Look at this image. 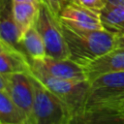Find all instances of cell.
<instances>
[{
	"label": "cell",
	"instance_id": "obj_1",
	"mask_svg": "<svg viewBox=\"0 0 124 124\" xmlns=\"http://www.w3.org/2000/svg\"><path fill=\"white\" fill-rule=\"evenodd\" d=\"M69 58L82 67L115 47V35L103 30H77L63 24Z\"/></svg>",
	"mask_w": 124,
	"mask_h": 124
},
{
	"label": "cell",
	"instance_id": "obj_2",
	"mask_svg": "<svg viewBox=\"0 0 124 124\" xmlns=\"http://www.w3.org/2000/svg\"><path fill=\"white\" fill-rule=\"evenodd\" d=\"M123 100L124 72L107 73L90 81L84 111L106 108L119 109Z\"/></svg>",
	"mask_w": 124,
	"mask_h": 124
},
{
	"label": "cell",
	"instance_id": "obj_3",
	"mask_svg": "<svg viewBox=\"0 0 124 124\" xmlns=\"http://www.w3.org/2000/svg\"><path fill=\"white\" fill-rule=\"evenodd\" d=\"M30 74L66 105L71 113L72 121L83 113L90 85L87 79L57 78L39 72H31Z\"/></svg>",
	"mask_w": 124,
	"mask_h": 124
},
{
	"label": "cell",
	"instance_id": "obj_4",
	"mask_svg": "<svg viewBox=\"0 0 124 124\" xmlns=\"http://www.w3.org/2000/svg\"><path fill=\"white\" fill-rule=\"evenodd\" d=\"M34 105L30 124H71L72 116L66 105L33 75Z\"/></svg>",
	"mask_w": 124,
	"mask_h": 124
},
{
	"label": "cell",
	"instance_id": "obj_5",
	"mask_svg": "<svg viewBox=\"0 0 124 124\" xmlns=\"http://www.w3.org/2000/svg\"><path fill=\"white\" fill-rule=\"evenodd\" d=\"M35 26L44 40L47 56L58 59L69 58V49L62 31L61 22L44 3L40 6Z\"/></svg>",
	"mask_w": 124,
	"mask_h": 124
},
{
	"label": "cell",
	"instance_id": "obj_6",
	"mask_svg": "<svg viewBox=\"0 0 124 124\" xmlns=\"http://www.w3.org/2000/svg\"><path fill=\"white\" fill-rule=\"evenodd\" d=\"M30 73L39 72L57 78L87 79L83 67L70 58L58 59L46 55L42 59L30 60Z\"/></svg>",
	"mask_w": 124,
	"mask_h": 124
},
{
	"label": "cell",
	"instance_id": "obj_7",
	"mask_svg": "<svg viewBox=\"0 0 124 124\" xmlns=\"http://www.w3.org/2000/svg\"><path fill=\"white\" fill-rule=\"evenodd\" d=\"M6 92L15 104L28 116L29 122L34 105V84L30 73H13L5 75Z\"/></svg>",
	"mask_w": 124,
	"mask_h": 124
},
{
	"label": "cell",
	"instance_id": "obj_8",
	"mask_svg": "<svg viewBox=\"0 0 124 124\" xmlns=\"http://www.w3.org/2000/svg\"><path fill=\"white\" fill-rule=\"evenodd\" d=\"M61 24L77 30H103L100 13L70 1L60 12Z\"/></svg>",
	"mask_w": 124,
	"mask_h": 124
},
{
	"label": "cell",
	"instance_id": "obj_9",
	"mask_svg": "<svg viewBox=\"0 0 124 124\" xmlns=\"http://www.w3.org/2000/svg\"><path fill=\"white\" fill-rule=\"evenodd\" d=\"M21 38L22 32L13 14V0H0V39L9 47L23 53Z\"/></svg>",
	"mask_w": 124,
	"mask_h": 124
},
{
	"label": "cell",
	"instance_id": "obj_10",
	"mask_svg": "<svg viewBox=\"0 0 124 124\" xmlns=\"http://www.w3.org/2000/svg\"><path fill=\"white\" fill-rule=\"evenodd\" d=\"M90 82L101 75L110 72H124V47H115L101 57L83 66Z\"/></svg>",
	"mask_w": 124,
	"mask_h": 124
},
{
	"label": "cell",
	"instance_id": "obj_11",
	"mask_svg": "<svg viewBox=\"0 0 124 124\" xmlns=\"http://www.w3.org/2000/svg\"><path fill=\"white\" fill-rule=\"evenodd\" d=\"M30 61L22 52L8 48L0 52V74L30 73Z\"/></svg>",
	"mask_w": 124,
	"mask_h": 124
},
{
	"label": "cell",
	"instance_id": "obj_12",
	"mask_svg": "<svg viewBox=\"0 0 124 124\" xmlns=\"http://www.w3.org/2000/svg\"><path fill=\"white\" fill-rule=\"evenodd\" d=\"M71 124H124V117L117 108L84 111Z\"/></svg>",
	"mask_w": 124,
	"mask_h": 124
},
{
	"label": "cell",
	"instance_id": "obj_13",
	"mask_svg": "<svg viewBox=\"0 0 124 124\" xmlns=\"http://www.w3.org/2000/svg\"><path fill=\"white\" fill-rule=\"evenodd\" d=\"M41 4L33 2H13V14L16 22L22 32V36L26 30L35 25L39 16Z\"/></svg>",
	"mask_w": 124,
	"mask_h": 124
},
{
	"label": "cell",
	"instance_id": "obj_14",
	"mask_svg": "<svg viewBox=\"0 0 124 124\" xmlns=\"http://www.w3.org/2000/svg\"><path fill=\"white\" fill-rule=\"evenodd\" d=\"M20 45L23 53L27 56L29 61L33 59H42L46 56L44 40L35 25L25 31L21 38Z\"/></svg>",
	"mask_w": 124,
	"mask_h": 124
},
{
	"label": "cell",
	"instance_id": "obj_15",
	"mask_svg": "<svg viewBox=\"0 0 124 124\" xmlns=\"http://www.w3.org/2000/svg\"><path fill=\"white\" fill-rule=\"evenodd\" d=\"M0 121L9 124H30L27 114L15 104L6 90H0Z\"/></svg>",
	"mask_w": 124,
	"mask_h": 124
},
{
	"label": "cell",
	"instance_id": "obj_16",
	"mask_svg": "<svg viewBox=\"0 0 124 124\" xmlns=\"http://www.w3.org/2000/svg\"><path fill=\"white\" fill-rule=\"evenodd\" d=\"M100 17L105 30L114 35L124 33V6L106 4L100 11Z\"/></svg>",
	"mask_w": 124,
	"mask_h": 124
},
{
	"label": "cell",
	"instance_id": "obj_17",
	"mask_svg": "<svg viewBox=\"0 0 124 124\" xmlns=\"http://www.w3.org/2000/svg\"><path fill=\"white\" fill-rule=\"evenodd\" d=\"M71 0H43V3L57 17L61 10L70 2Z\"/></svg>",
	"mask_w": 124,
	"mask_h": 124
},
{
	"label": "cell",
	"instance_id": "obj_18",
	"mask_svg": "<svg viewBox=\"0 0 124 124\" xmlns=\"http://www.w3.org/2000/svg\"><path fill=\"white\" fill-rule=\"evenodd\" d=\"M71 1L99 13L106 6V0H71Z\"/></svg>",
	"mask_w": 124,
	"mask_h": 124
},
{
	"label": "cell",
	"instance_id": "obj_19",
	"mask_svg": "<svg viewBox=\"0 0 124 124\" xmlns=\"http://www.w3.org/2000/svg\"><path fill=\"white\" fill-rule=\"evenodd\" d=\"M115 47H124V33L115 35Z\"/></svg>",
	"mask_w": 124,
	"mask_h": 124
},
{
	"label": "cell",
	"instance_id": "obj_20",
	"mask_svg": "<svg viewBox=\"0 0 124 124\" xmlns=\"http://www.w3.org/2000/svg\"><path fill=\"white\" fill-rule=\"evenodd\" d=\"M106 4L114 6H124V0H106Z\"/></svg>",
	"mask_w": 124,
	"mask_h": 124
},
{
	"label": "cell",
	"instance_id": "obj_21",
	"mask_svg": "<svg viewBox=\"0 0 124 124\" xmlns=\"http://www.w3.org/2000/svg\"><path fill=\"white\" fill-rule=\"evenodd\" d=\"M6 88V77L0 74V90H5Z\"/></svg>",
	"mask_w": 124,
	"mask_h": 124
},
{
	"label": "cell",
	"instance_id": "obj_22",
	"mask_svg": "<svg viewBox=\"0 0 124 124\" xmlns=\"http://www.w3.org/2000/svg\"><path fill=\"white\" fill-rule=\"evenodd\" d=\"M8 48H11V47H9L1 39H0V52H2V51H4V50H6V49H8ZM14 49V48H13Z\"/></svg>",
	"mask_w": 124,
	"mask_h": 124
},
{
	"label": "cell",
	"instance_id": "obj_23",
	"mask_svg": "<svg viewBox=\"0 0 124 124\" xmlns=\"http://www.w3.org/2000/svg\"><path fill=\"white\" fill-rule=\"evenodd\" d=\"M13 2H33L37 4H42L43 0H13Z\"/></svg>",
	"mask_w": 124,
	"mask_h": 124
},
{
	"label": "cell",
	"instance_id": "obj_24",
	"mask_svg": "<svg viewBox=\"0 0 124 124\" xmlns=\"http://www.w3.org/2000/svg\"><path fill=\"white\" fill-rule=\"evenodd\" d=\"M119 111H120V113L122 114V116L124 117V100H123V102L120 104V106H119Z\"/></svg>",
	"mask_w": 124,
	"mask_h": 124
},
{
	"label": "cell",
	"instance_id": "obj_25",
	"mask_svg": "<svg viewBox=\"0 0 124 124\" xmlns=\"http://www.w3.org/2000/svg\"><path fill=\"white\" fill-rule=\"evenodd\" d=\"M0 124H9V123H5V122H2V121H0Z\"/></svg>",
	"mask_w": 124,
	"mask_h": 124
}]
</instances>
